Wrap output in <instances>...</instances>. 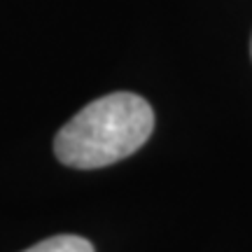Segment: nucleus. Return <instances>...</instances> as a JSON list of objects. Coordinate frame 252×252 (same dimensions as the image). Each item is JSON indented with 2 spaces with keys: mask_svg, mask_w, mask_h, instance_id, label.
<instances>
[{
  "mask_svg": "<svg viewBox=\"0 0 252 252\" xmlns=\"http://www.w3.org/2000/svg\"><path fill=\"white\" fill-rule=\"evenodd\" d=\"M154 131L152 105L131 91L91 100L54 138V154L63 166L91 171L138 152Z\"/></svg>",
  "mask_w": 252,
  "mask_h": 252,
  "instance_id": "nucleus-1",
  "label": "nucleus"
},
{
  "mask_svg": "<svg viewBox=\"0 0 252 252\" xmlns=\"http://www.w3.org/2000/svg\"><path fill=\"white\" fill-rule=\"evenodd\" d=\"M24 252H96L94 245L82 238V236L75 234H61V236H52V238H45L35 243L33 248H28Z\"/></svg>",
  "mask_w": 252,
  "mask_h": 252,
  "instance_id": "nucleus-2",
  "label": "nucleus"
}]
</instances>
